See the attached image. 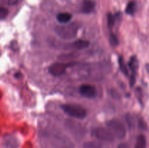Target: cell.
I'll use <instances>...</instances> for the list:
<instances>
[{
    "label": "cell",
    "mask_w": 149,
    "mask_h": 148,
    "mask_svg": "<svg viewBox=\"0 0 149 148\" xmlns=\"http://www.w3.org/2000/svg\"><path fill=\"white\" fill-rule=\"evenodd\" d=\"M47 137L49 140V142L56 148H74L72 142L61 132H47Z\"/></svg>",
    "instance_id": "1"
},
{
    "label": "cell",
    "mask_w": 149,
    "mask_h": 148,
    "mask_svg": "<svg viewBox=\"0 0 149 148\" xmlns=\"http://www.w3.org/2000/svg\"><path fill=\"white\" fill-rule=\"evenodd\" d=\"M79 26L77 23H71L64 26H58L55 27V31L61 39L65 40L73 39L77 36Z\"/></svg>",
    "instance_id": "2"
},
{
    "label": "cell",
    "mask_w": 149,
    "mask_h": 148,
    "mask_svg": "<svg viewBox=\"0 0 149 148\" xmlns=\"http://www.w3.org/2000/svg\"><path fill=\"white\" fill-rule=\"evenodd\" d=\"M61 109L65 113L71 117L77 119H84L87 116V110L84 107L78 104H64L61 106Z\"/></svg>",
    "instance_id": "3"
},
{
    "label": "cell",
    "mask_w": 149,
    "mask_h": 148,
    "mask_svg": "<svg viewBox=\"0 0 149 148\" xmlns=\"http://www.w3.org/2000/svg\"><path fill=\"white\" fill-rule=\"evenodd\" d=\"M106 125L108 129L113 134L114 138L116 137L119 139H122L126 136V128L124 123L120 120L117 119H112L109 120Z\"/></svg>",
    "instance_id": "4"
},
{
    "label": "cell",
    "mask_w": 149,
    "mask_h": 148,
    "mask_svg": "<svg viewBox=\"0 0 149 148\" xmlns=\"http://www.w3.org/2000/svg\"><path fill=\"white\" fill-rule=\"evenodd\" d=\"M92 135L97 139L103 142H111L114 141V136L110 131L103 127H96L92 130Z\"/></svg>",
    "instance_id": "5"
},
{
    "label": "cell",
    "mask_w": 149,
    "mask_h": 148,
    "mask_svg": "<svg viewBox=\"0 0 149 148\" xmlns=\"http://www.w3.org/2000/svg\"><path fill=\"white\" fill-rule=\"evenodd\" d=\"M74 63H63V62H55L49 67V73L53 76H61L63 75L68 66Z\"/></svg>",
    "instance_id": "6"
},
{
    "label": "cell",
    "mask_w": 149,
    "mask_h": 148,
    "mask_svg": "<svg viewBox=\"0 0 149 148\" xmlns=\"http://www.w3.org/2000/svg\"><path fill=\"white\" fill-rule=\"evenodd\" d=\"M79 91L82 97L88 99L94 98L97 94V90L95 87L90 84H83L79 87Z\"/></svg>",
    "instance_id": "7"
},
{
    "label": "cell",
    "mask_w": 149,
    "mask_h": 148,
    "mask_svg": "<svg viewBox=\"0 0 149 148\" xmlns=\"http://www.w3.org/2000/svg\"><path fill=\"white\" fill-rule=\"evenodd\" d=\"M90 42L87 40H82V39H79L76 41L73 42V43L68 44H66L65 46V49H78V50H81V49H87L90 46Z\"/></svg>",
    "instance_id": "8"
},
{
    "label": "cell",
    "mask_w": 149,
    "mask_h": 148,
    "mask_svg": "<svg viewBox=\"0 0 149 148\" xmlns=\"http://www.w3.org/2000/svg\"><path fill=\"white\" fill-rule=\"evenodd\" d=\"M95 7V2L93 0H83L81 5V12L84 14H90Z\"/></svg>",
    "instance_id": "9"
},
{
    "label": "cell",
    "mask_w": 149,
    "mask_h": 148,
    "mask_svg": "<svg viewBox=\"0 0 149 148\" xmlns=\"http://www.w3.org/2000/svg\"><path fill=\"white\" fill-rule=\"evenodd\" d=\"M128 65H129L130 68V70L132 71V75H131V76L136 77L137 73H138V59H137L136 57H131Z\"/></svg>",
    "instance_id": "10"
},
{
    "label": "cell",
    "mask_w": 149,
    "mask_h": 148,
    "mask_svg": "<svg viewBox=\"0 0 149 148\" xmlns=\"http://www.w3.org/2000/svg\"><path fill=\"white\" fill-rule=\"evenodd\" d=\"M57 20L61 23H68L72 18V15L69 12H61L58 13L56 16Z\"/></svg>",
    "instance_id": "11"
},
{
    "label": "cell",
    "mask_w": 149,
    "mask_h": 148,
    "mask_svg": "<svg viewBox=\"0 0 149 148\" xmlns=\"http://www.w3.org/2000/svg\"><path fill=\"white\" fill-rule=\"evenodd\" d=\"M137 10V2L135 0L130 1L127 5L126 9H125V12L129 15H134Z\"/></svg>",
    "instance_id": "12"
},
{
    "label": "cell",
    "mask_w": 149,
    "mask_h": 148,
    "mask_svg": "<svg viewBox=\"0 0 149 148\" xmlns=\"http://www.w3.org/2000/svg\"><path fill=\"white\" fill-rule=\"evenodd\" d=\"M135 148H146V137L145 135L141 134L138 136Z\"/></svg>",
    "instance_id": "13"
},
{
    "label": "cell",
    "mask_w": 149,
    "mask_h": 148,
    "mask_svg": "<svg viewBox=\"0 0 149 148\" xmlns=\"http://www.w3.org/2000/svg\"><path fill=\"white\" fill-rule=\"evenodd\" d=\"M101 144L97 141H88L84 142L83 145V148H102Z\"/></svg>",
    "instance_id": "14"
},
{
    "label": "cell",
    "mask_w": 149,
    "mask_h": 148,
    "mask_svg": "<svg viewBox=\"0 0 149 148\" xmlns=\"http://www.w3.org/2000/svg\"><path fill=\"white\" fill-rule=\"evenodd\" d=\"M119 68H120L121 71H122L125 75L128 76V75H129L128 69L127 68V65L126 64H125V60H124L123 57H122V56L119 57Z\"/></svg>",
    "instance_id": "15"
},
{
    "label": "cell",
    "mask_w": 149,
    "mask_h": 148,
    "mask_svg": "<svg viewBox=\"0 0 149 148\" xmlns=\"http://www.w3.org/2000/svg\"><path fill=\"white\" fill-rule=\"evenodd\" d=\"M116 15H113L112 13L109 12L108 13L107 15V20H108V26L109 28L111 29L115 25V22H116Z\"/></svg>",
    "instance_id": "16"
},
{
    "label": "cell",
    "mask_w": 149,
    "mask_h": 148,
    "mask_svg": "<svg viewBox=\"0 0 149 148\" xmlns=\"http://www.w3.org/2000/svg\"><path fill=\"white\" fill-rule=\"evenodd\" d=\"M109 40H110V43L112 46H116L119 44V39H118L117 36L114 34L113 33H110V36H109Z\"/></svg>",
    "instance_id": "17"
},
{
    "label": "cell",
    "mask_w": 149,
    "mask_h": 148,
    "mask_svg": "<svg viewBox=\"0 0 149 148\" xmlns=\"http://www.w3.org/2000/svg\"><path fill=\"white\" fill-rule=\"evenodd\" d=\"M9 11L7 8L0 5V20H4L8 15Z\"/></svg>",
    "instance_id": "18"
},
{
    "label": "cell",
    "mask_w": 149,
    "mask_h": 148,
    "mask_svg": "<svg viewBox=\"0 0 149 148\" xmlns=\"http://www.w3.org/2000/svg\"><path fill=\"white\" fill-rule=\"evenodd\" d=\"M9 5H15L17 4L19 0H4Z\"/></svg>",
    "instance_id": "19"
},
{
    "label": "cell",
    "mask_w": 149,
    "mask_h": 148,
    "mask_svg": "<svg viewBox=\"0 0 149 148\" xmlns=\"http://www.w3.org/2000/svg\"><path fill=\"white\" fill-rule=\"evenodd\" d=\"M139 126L142 129H146V124H145L144 121L143 120H141L139 121Z\"/></svg>",
    "instance_id": "20"
},
{
    "label": "cell",
    "mask_w": 149,
    "mask_h": 148,
    "mask_svg": "<svg viewBox=\"0 0 149 148\" xmlns=\"http://www.w3.org/2000/svg\"><path fill=\"white\" fill-rule=\"evenodd\" d=\"M118 148H129V147L126 144H121L118 146Z\"/></svg>",
    "instance_id": "21"
},
{
    "label": "cell",
    "mask_w": 149,
    "mask_h": 148,
    "mask_svg": "<svg viewBox=\"0 0 149 148\" xmlns=\"http://www.w3.org/2000/svg\"><path fill=\"white\" fill-rule=\"evenodd\" d=\"M15 77L17 78H20L22 77V73H15Z\"/></svg>",
    "instance_id": "22"
}]
</instances>
